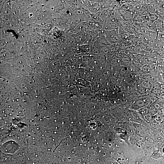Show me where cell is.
<instances>
[{
	"instance_id": "7",
	"label": "cell",
	"mask_w": 164,
	"mask_h": 164,
	"mask_svg": "<svg viewBox=\"0 0 164 164\" xmlns=\"http://www.w3.org/2000/svg\"><path fill=\"white\" fill-rule=\"evenodd\" d=\"M145 104V102L144 100L143 99H141L136 101L134 105L138 108L143 106Z\"/></svg>"
},
{
	"instance_id": "12",
	"label": "cell",
	"mask_w": 164,
	"mask_h": 164,
	"mask_svg": "<svg viewBox=\"0 0 164 164\" xmlns=\"http://www.w3.org/2000/svg\"><path fill=\"white\" fill-rule=\"evenodd\" d=\"M126 72V70L125 68H123L121 70V73L122 74H125Z\"/></svg>"
},
{
	"instance_id": "14",
	"label": "cell",
	"mask_w": 164,
	"mask_h": 164,
	"mask_svg": "<svg viewBox=\"0 0 164 164\" xmlns=\"http://www.w3.org/2000/svg\"><path fill=\"white\" fill-rule=\"evenodd\" d=\"M155 107L157 108H159L160 105L159 104H158V103H156L155 104Z\"/></svg>"
},
{
	"instance_id": "2",
	"label": "cell",
	"mask_w": 164,
	"mask_h": 164,
	"mask_svg": "<svg viewBox=\"0 0 164 164\" xmlns=\"http://www.w3.org/2000/svg\"><path fill=\"white\" fill-rule=\"evenodd\" d=\"M144 88L151 91L153 87V84L150 82L143 80H141L138 83Z\"/></svg>"
},
{
	"instance_id": "4",
	"label": "cell",
	"mask_w": 164,
	"mask_h": 164,
	"mask_svg": "<svg viewBox=\"0 0 164 164\" xmlns=\"http://www.w3.org/2000/svg\"><path fill=\"white\" fill-rule=\"evenodd\" d=\"M141 72H142L143 74H150V65L147 64L143 65L141 67Z\"/></svg>"
},
{
	"instance_id": "13",
	"label": "cell",
	"mask_w": 164,
	"mask_h": 164,
	"mask_svg": "<svg viewBox=\"0 0 164 164\" xmlns=\"http://www.w3.org/2000/svg\"><path fill=\"white\" fill-rule=\"evenodd\" d=\"M159 113L162 115H164V108H161L159 110Z\"/></svg>"
},
{
	"instance_id": "5",
	"label": "cell",
	"mask_w": 164,
	"mask_h": 164,
	"mask_svg": "<svg viewBox=\"0 0 164 164\" xmlns=\"http://www.w3.org/2000/svg\"><path fill=\"white\" fill-rule=\"evenodd\" d=\"M136 87V88L137 89H136L141 94H146L148 93L150 91H151L142 87L139 84H137V85Z\"/></svg>"
},
{
	"instance_id": "6",
	"label": "cell",
	"mask_w": 164,
	"mask_h": 164,
	"mask_svg": "<svg viewBox=\"0 0 164 164\" xmlns=\"http://www.w3.org/2000/svg\"><path fill=\"white\" fill-rule=\"evenodd\" d=\"M155 59L152 57H146L144 60L145 64L150 65L155 62Z\"/></svg>"
},
{
	"instance_id": "10",
	"label": "cell",
	"mask_w": 164,
	"mask_h": 164,
	"mask_svg": "<svg viewBox=\"0 0 164 164\" xmlns=\"http://www.w3.org/2000/svg\"><path fill=\"white\" fill-rule=\"evenodd\" d=\"M150 18L152 20H155L157 18L156 16L154 14H151V15L150 14Z\"/></svg>"
},
{
	"instance_id": "8",
	"label": "cell",
	"mask_w": 164,
	"mask_h": 164,
	"mask_svg": "<svg viewBox=\"0 0 164 164\" xmlns=\"http://www.w3.org/2000/svg\"><path fill=\"white\" fill-rule=\"evenodd\" d=\"M130 71L132 73H135L136 72V65L133 63H131L129 66Z\"/></svg>"
},
{
	"instance_id": "1",
	"label": "cell",
	"mask_w": 164,
	"mask_h": 164,
	"mask_svg": "<svg viewBox=\"0 0 164 164\" xmlns=\"http://www.w3.org/2000/svg\"><path fill=\"white\" fill-rule=\"evenodd\" d=\"M105 35L106 39L108 43H114L118 40V35L115 30L108 31Z\"/></svg>"
},
{
	"instance_id": "3",
	"label": "cell",
	"mask_w": 164,
	"mask_h": 164,
	"mask_svg": "<svg viewBox=\"0 0 164 164\" xmlns=\"http://www.w3.org/2000/svg\"><path fill=\"white\" fill-rule=\"evenodd\" d=\"M142 79L150 82L152 84L157 81L156 77L150 73L143 74L142 76Z\"/></svg>"
},
{
	"instance_id": "11",
	"label": "cell",
	"mask_w": 164,
	"mask_h": 164,
	"mask_svg": "<svg viewBox=\"0 0 164 164\" xmlns=\"http://www.w3.org/2000/svg\"><path fill=\"white\" fill-rule=\"evenodd\" d=\"M160 89L162 92L164 93V83H161Z\"/></svg>"
},
{
	"instance_id": "9",
	"label": "cell",
	"mask_w": 164,
	"mask_h": 164,
	"mask_svg": "<svg viewBox=\"0 0 164 164\" xmlns=\"http://www.w3.org/2000/svg\"><path fill=\"white\" fill-rule=\"evenodd\" d=\"M122 60L124 63H126V64H128L130 65L131 63H129L130 62V59L127 55H125L122 56Z\"/></svg>"
}]
</instances>
